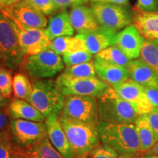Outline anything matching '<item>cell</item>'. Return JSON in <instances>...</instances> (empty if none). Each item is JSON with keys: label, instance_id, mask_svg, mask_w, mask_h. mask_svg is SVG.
<instances>
[{"label": "cell", "instance_id": "1", "mask_svg": "<svg viewBox=\"0 0 158 158\" xmlns=\"http://www.w3.org/2000/svg\"><path fill=\"white\" fill-rule=\"evenodd\" d=\"M100 141L118 155L140 152V142L135 124L100 121L98 124Z\"/></svg>", "mask_w": 158, "mask_h": 158}, {"label": "cell", "instance_id": "2", "mask_svg": "<svg viewBox=\"0 0 158 158\" xmlns=\"http://www.w3.org/2000/svg\"><path fill=\"white\" fill-rule=\"evenodd\" d=\"M62 124L74 158H80L100 143L98 125L75 121L59 114Z\"/></svg>", "mask_w": 158, "mask_h": 158}, {"label": "cell", "instance_id": "3", "mask_svg": "<svg viewBox=\"0 0 158 158\" xmlns=\"http://www.w3.org/2000/svg\"><path fill=\"white\" fill-rule=\"evenodd\" d=\"M97 101L100 122L135 124L139 116L132 105L111 86L97 98Z\"/></svg>", "mask_w": 158, "mask_h": 158}, {"label": "cell", "instance_id": "4", "mask_svg": "<svg viewBox=\"0 0 158 158\" xmlns=\"http://www.w3.org/2000/svg\"><path fill=\"white\" fill-rule=\"evenodd\" d=\"M64 98L56 81L39 79L33 83L29 102L47 117L54 114L59 115L64 106Z\"/></svg>", "mask_w": 158, "mask_h": 158}, {"label": "cell", "instance_id": "5", "mask_svg": "<svg viewBox=\"0 0 158 158\" xmlns=\"http://www.w3.org/2000/svg\"><path fill=\"white\" fill-rule=\"evenodd\" d=\"M95 19L100 27L118 32L133 22V10L130 6L111 2H91Z\"/></svg>", "mask_w": 158, "mask_h": 158}, {"label": "cell", "instance_id": "6", "mask_svg": "<svg viewBox=\"0 0 158 158\" xmlns=\"http://www.w3.org/2000/svg\"><path fill=\"white\" fill-rule=\"evenodd\" d=\"M24 57L13 21L0 12V61L7 68L16 69Z\"/></svg>", "mask_w": 158, "mask_h": 158}, {"label": "cell", "instance_id": "7", "mask_svg": "<svg viewBox=\"0 0 158 158\" xmlns=\"http://www.w3.org/2000/svg\"><path fill=\"white\" fill-rule=\"evenodd\" d=\"M64 65L60 55L50 48L37 54L26 56L21 63L23 70L35 79L54 77L64 69Z\"/></svg>", "mask_w": 158, "mask_h": 158}, {"label": "cell", "instance_id": "8", "mask_svg": "<svg viewBox=\"0 0 158 158\" xmlns=\"http://www.w3.org/2000/svg\"><path fill=\"white\" fill-rule=\"evenodd\" d=\"M60 114L75 121L98 124L100 122L97 98L89 96L66 95Z\"/></svg>", "mask_w": 158, "mask_h": 158}, {"label": "cell", "instance_id": "9", "mask_svg": "<svg viewBox=\"0 0 158 158\" xmlns=\"http://www.w3.org/2000/svg\"><path fill=\"white\" fill-rule=\"evenodd\" d=\"M58 87L64 96L81 95L98 98L110 87L97 77L84 78H68L59 75L56 80Z\"/></svg>", "mask_w": 158, "mask_h": 158}, {"label": "cell", "instance_id": "10", "mask_svg": "<svg viewBox=\"0 0 158 158\" xmlns=\"http://www.w3.org/2000/svg\"><path fill=\"white\" fill-rule=\"evenodd\" d=\"M9 130L13 143L21 147L36 143L47 136L46 126L43 122L12 118Z\"/></svg>", "mask_w": 158, "mask_h": 158}, {"label": "cell", "instance_id": "11", "mask_svg": "<svg viewBox=\"0 0 158 158\" xmlns=\"http://www.w3.org/2000/svg\"><path fill=\"white\" fill-rule=\"evenodd\" d=\"M10 19L13 22L20 45L25 56L37 54L49 48L51 41L45 35L44 29L31 28L23 25L16 20Z\"/></svg>", "mask_w": 158, "mask_h": 158}, {"label": "cell", "instance_id": "12", "mask_svg": "<svg viewBox=\"0 0 158 158\" xmlns=\"http://www.w3.org/2000/svg\"><path fill=\"white\" fill-rule=\"evenodd\" d=\"M112 88L132 105L139 116L149 113L154 108L143 86L130 78Z\"/></svg>", "mask_w": 158, "mask_h": 158}, {"label": "cell", "instance_id": "13", "mask_svg": "<svg viewBox=\"0 0 158 158\" xmlns=\"http://www.w3.org/2000/svg\"><path fill=\"white\" fill-rule=\"evenodd\" d=\"M146 38L133 23L116 33L113 45L118 47L130 60L138 59Z\"/></svg>", "mask_w": 158, "mask_h": 158}, {"label": "cell", "instance_id": "14", "mask_svg": "<svg viewBox=\"0 0 158 158\" xmlns=\"http://www.w3.org/2000/svg\"><path fill=\"white\" fill-rule=\"evenodd\" d=\"M1 12L10 19L16 20L23 25L31 28L44 29L48 24L46 15L37 11L23 1L15 5L7 6Z\"/></svg>", "mask_w": 158, "mask_h": 158}, {"label": "cell", "instance_id": "15", "mask_svg": "<svg viewBox=\"0 0 158 158\" xmlns=\"http://www.w3.org/2000/svg\"><path fill=\"white\" fill-rule=\"evenodd\" d=\"M45 124L47 129V136L52 145L64 158H74L68 138L59 121L58 114L45 117Z\"/></svg>", "mask_w": 158, "mask_h": 158}, {"label": "cell", "instance_id": "16", "mask_svg": "<svg viewBox=\"0 0 158 158\" xmlns=\"http://www.w3.org/2000/svg\"><path fill=\"white\" fill-rule=\"evenodd\" d=\"M116 33L99 27L93 30L78 33L76 35L83 40L86 50L92 55H95L105 48L113 45Z\"/></svg>", "mask_w": 158, "mask_h": 158}, {"label": "cell", "instance_id": "17", "mask_svg": "<svg viewBox=\"0 0 158 158\" xmlns=\"http://www.w3.org/2000/svg\"><path fill=\"white\" fill-rule=\"evenodd\" d=\"M94 64L97 76L111 87L130 78L127 68L96 58Z\"/></svg>", "mask_w": 158, "mask_h": 158}, {"label": "cell", "instance_id": "18", "mask_svg": "<svg viewBox=\"0 0 158 158\" xmlns=\"http://www.w3.org/2000/svg\"><path fill=\"white\" fill-rule=\"evenodd\" d=\"M130 78L146 88L158 90V72L141 59L130 60L127 67Z\"/></svg>", "mask_w": 158, "mask_h": 158}, {"label": "cell", "instance_id": "19", "mask_svg": "<svg viewBox=\"0 0 158 158\" xmlns=\"http://www.w3.org/2000/svg\"><path fill=\"white\" fill-rule=\"evenodd\" d=\"M69 15L73 27L78 34L100 27L91 7L84 5H74L71 7Z\"/></svg>", "mask_w": 158, "mask_h": 158}, {"label": "cell", "instance_id": "20", "mask_svg": "<svg viewBox=\"0 0 158 158\" xmlns=\"http://www.w3.org/2000/svg\"><path fill=\"white\" fill-rule=\"evenodd\" d=\"M133 13V23L146 40H158V12L142 11L135 6Z\"/></svg>", "mask_w": 158, "mask_h": 158}, {"label": "cell", "instance_id": "21", "mask_svg": "<svg viewBox=\"0 0 158 158\" xmlns=\"http://www.w3.org/2000/svg\"><path fill=\"white\" fill-rule=\"evenodd\" d=\"M44 31L50 41L59 37L73 36L75 30L71 23L69 13L64 10L53 16L49 20Z\"/></svg>", "mask_w": 158, "mask_h": 158}, {"label": "cell", "instance_id": "22", "mask_svg": "<svg viewBox=\"0 0 158 158\" xmlns=\"http://www.w3.org/2000/svg\"><path fill=\"white\" fill-rule=\"evenodd\" d=\"M7 113L12 118L44 122L45 117L36 108L22 99H11L7 107Z\"/></svg>", "mask_w": 158, "mask_h": 158}, {"label": "cell", "instance_id": "23", "mask_svg": "<svg viewBox=\"0 0 158 158\" xmlns=\"http://www.w3.org/2000/svg\"><path fill=\"white\" fill-rule=\"evenodd\" d=\"M135 125L140 142V153L145 154L156 143L155 133L146 114L138 116Z\"/></svg>", "mask_w": 158, "mask_h": 158}, {"label": "cell", "instance_id": "24", "mask_svg": "<svg viewBox=\"0 0 158 158\" xmlns=\"http://www.w3.org/2000/svg\"><path fill=\"white\" fill-rule=\"evenodd\" d=\"M22 148L29 158H64L52 145L48 136L36 143Z\"/></svg>", "mask_w": 158, "mask_h": 158}, {"label": "cell", "instance_id": "25", "mask_svg": "<svg viewBox=\"0 0 158 158\" xmlns=\"http://www.w3.org/2000/svg\"><path fill=\"white\" fill-rule=\"evenodd\" d=\"M49 48L57 54L63 55L68 52L85 50L86 46L83 40L78 35H76L75 37L62 36L56 37L51 41Z\"/></svg>", "mask_w": 158, "mask_h": 158}, {"label": "cell", "instance_id": "26", "mask_svg": "<svg viewBox=\"0 0 158 158\" xmlns=\"http://www.w3.org/2000/svg\"><path fill=\"white\" fill-rule=\"evenodd\" d=\"M32 85L28 77L22 73H18L13 78V93L14 98L22 99L29 102L30 99Z\"/></svg>", "mask_w": 158, "mask_h": 158}, {"label": "cell", "instance_id": "27", "mask_svg": "<svg viewBox=\"0 0 158 158\" xmlns=\"http://www.w3.org/2000/svg\"><path fill=\"white\" fill-rule=\"evenodd\" d=\"M94 58L102 59L127 68L130 62V59L115 45H110L105 48L94 55Z\"/></svg>", "mask_w": 158, "mask_h": 158}, {"label": "cell", "instance_id": "28", "mask_svg": "<svg viewBox=\"0 0 158 158\" xmlns=\"http://www.w3.org/2000/svg\"><path fill=\"white\" fill-rule=\"evenodd\" d=\"M62 75L68 78H84L97 77L94 61L67 67Z\"/></svg>", "mask_w": 158, "mask_h": 158}, {"label": "cell", "instance_id": "29", "mask_svg": "<svg viewBox=\"0 0 158 158\" xmlns=\"http://www.w3.org/2000/svg\"><path fill=\"white\" fill-rule=\"evenodd\" d=\"M139 59L158 72V40H146Z\"/></svg>", "mask_w": 158, "mask_h": 158}, {"label": "cell", "instance_id": "30", "mask_svg": "<svg viewBox=\"0 0 158 158\" xmlns=\"http://www.w3.org/2000/svg\"><path fill=\"white\" fill-rule=\"evenodd\" d=\"M13 72L7 67L0 66V93L10 98L13 93Z\"/></svg>", "mask_w": 158, "mask_h": 158}, {"label": "cell", "instance_id": "31", "mask_svg": "<svg viewBox=\"0 0 158 158\" xmlns=\"http://www.w3.org/2000/svg\"><path fill=\"white\" fill-rule=\"evenodd\" d=\"M118 154L114 149L100 141L93 149L80 158H116Z\"/></svg>", "mask_w": 158, "mask_h": 158}, {"label": "cell", "instance_id": "32", "mask_svg": "<svg viewBox=\"0 0 158 158\" xmlns=\"http://www.w3.org/2000/svg\"><path fill=\"white\" fill-rule=\"evenodd\" d=\"M62 59L67 67H69L90 62L92 59V54L85 49V50L66 53L63 54Z\"/></svg>", "mask_w": 158, "mask_h": 158}, {"label": "cell", "instance_id": "33", "mask_svg": "<svg viewBox=\"0 0 158 158\" xmlns=\"http://www.w3.org/2000/svg\"><path fill=\"white\" fill-rule=\"evenodd\" d=\"M23 2L45 15H52L59 10L53 0H23Z\"/></svg>", "mask_w": 158, "mask_h": 158}, {"label": "cell", "instance_id": "34", "mask_svg": "<svg viewBox=\"0 0 158 158\" xmlns=\"http://www.w3.org/2000/svg\"><path fill=\"white\" fill-rule=\"evenodd\" d=\"M13 146L10 130L0 132V158H11Z\"/></svg>", "mask_w": 158, "mask_h": 158}, {"label": "cell", "instance_id": "35", "mask_svg": "<svg viewBox=\"0 0 158 158\" xmlns=\"http://www.w3.org/2000/svg\"><path fill=\"white\" fill-rule=\"evenodd\" d=\"M135 7L142 11L156 13L158 12V0H137Z\"/></svg>", "mask_w": 158, "mask_h": 158}, {"label": "cell", "instance_id": "36", "mask_svg": "<svg viewBox=\"0 0 158 158\" xmlns=\"http://www.w3.org/2000/svg\"><path fill=\"white\" fill-rule=\"evenodd\" d=\"M149 120L150 125L152 128L156 142L158 141V108H155L151 112L146 114Z\"/></svg>", "mask_w": 158, "mask_h": 158}, {"label": "cell", "instance_id": "37", "mask_svg": "<svg viewBox=\"0 0 158 158\" xmlns=\"http://www.w3.org/2000/svg\"><path fill=\"white\" fill-rule=\"evenodd\" d=\"M55 5L60 10H64L69 7H72L73 6L77 5H84L89 0H53Z\"/></svg>", "mask_w": 158, "mask_h": 158}, {"label": "cell", "instance_id": "38", "mask_svg": "<svg viewBox=\"0 0 158 158\" xmlns=\"http://www.w3.org/2000/svg\"><path fill=\"white\" fill-rule=\"evenodd\" d=\"M144 89L153 107L158 108V90L146 87H144Z\"/></svg>", "mask_w": 158, "mask_h": 158}, {"label": "cell", "instance_id": "39", "mask_svg": "<svg viewBox=\"0 0 158 158\" xmlns=\"http://www.w3.org/2000/svg\"><path fill=\"white\" fill-rule=\"evenodd\" d=\"M10 122H8L7 112L0 108V132L9 130Z\"/></svg>", "mask_w": 158, "mask_h": 158}, {"label": "cell", "instance_id": "40", "mask_svg": "<svg viewBox=\"0 0 158 158\" xmlns=\"http://www.w3.org/2000/svg\"><path fill=\"white\" fill-rule=\"evenodd\" d=\"M11 158H29V157L26 155L24 151L23 150L22 147H19V146L15 145L14 143Z\"/></svg>", "mask_w": 158, "mask_h": 158}, {"label": "cell", "instance_id": "41", "mask_svg": "<svg viewBox=\"0 0 158 158\" xmlns=\"http://www.w3.org/2000/svg\"><path fill=\"white\" fill-rule=\"evenodd\" d=\"M10 98H5L2 94L0 93V108H6L8 107V105L10 103Z\"/></svg>", "mask_w": 158, "mask_h": 158}, {"label": "cell", "instance_id": "42", "mask_svg": "<svg viewBox=\"0 0 158 158\" xmlns=\"http://www.w3.org/2000/svg\"><path fill=\"white\" fill-rule=\"evenodd\" d=\"M143 155H153L158 156V141L156 142L155 145H154L149 151H147V152L143 154Z\"/></svg>", "mask_w": 158, "mask_h": 158}, {"label": "cell", "instance_id": "43", "mask_svg": "<svg viewBox=\"0 0 158 158\" xmlns=\"http://www.w3.org/2000/svg\"><path fill=\"white\" fill-rule=\"evenodd\" d=\"M106 2H111L114 4H118V5L130 6L129 0H108Z\"/></svg>", "mask_w": 158, "mask_h": 158}, {"label": "cell", "instance_id": "44", "mask_svg": "<svg viewBox=\"0 0 158 158\" xmlns=\"http://www.w3.org/2000/svg\"><path fill=\"white\" fill-rule=\"evenodd\" d=\"M138 153H126V154H122V155H118V156L116 158H135Z\"/></svg>", "mask_w": 158, "mask_h": 158}, {"label": "cell", "instance_id": "45", "mask_svg": "<svg viewBox=\"0 0 158 158\" xmlns=\"http://www.w3.org/2000/svg\"><path fill=\"white\" fill-rule=\"evenodd\" d=\"M22 1H23V0H6V4H7V6H9L15 5V4H18Z\"/></svg>", "mask_w": 158, "mask_h": 158}, {"label": "cell", "instance_id": "46", "mask_svg": "<svg viewBox=\"0 0 158 158\" xmlns=\"http://www.w3.org/2000/svg\"><path fill=\"white\" fill-rule=\"evenodd\" d=\"M7 7L6 0H0V12L2 11Z\"/></svg>", "mask_w": 158, "mask_h": 158}, {"label": "cell", "instance_id": "47", "mask_svg": "<svg viewBox=\"0 0 158 158\" xmlns=\"http://www.w3.org/2000/svg\"><path fill=\"white\" fill-rule=\"evenodd\" d=\"M146 158H158V156L153 155H144Z\"/></svg>", "mask_w": 158, "mask_h": 158}, {"label": "cell", "instance_id": "48", "mask_svg": "<svg viewBox=\"0 0 158 158\" xmlns=\"http://www.w3.org/2000/svg\"><path fill=\"white\" fill-rule=\"evenodd\" d=\"M135 158H146V157H145V155H144L143 154L139 153L136 155V157Z\"/></svg>", "mask_w": 158, "mask_h": 158}, {"label": "cell", "instance_id": "49", "mask_svg": "<svg viewBox=\"0 0 158 158\" xmlns=\"http://www.w3.org/2000/svg\"><path fill=\"white\" fill-rule=\"evenodd\" d=\"M91 2H107L108 0H89Z\"/></svg>", "mask_w": 158, "mask_h": 158}]
</instances>
